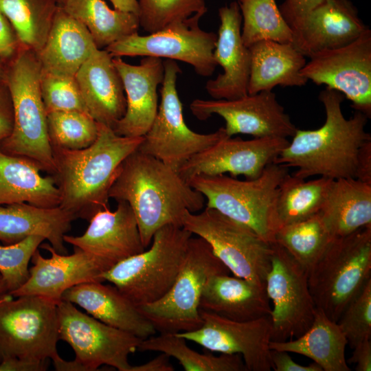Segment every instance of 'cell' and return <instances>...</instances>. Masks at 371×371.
Listing matches in <instances>:
<instances>
[{"mask_svg": "<svg viewBox=\"0 0 371 371\" xmlns=\"http://www.w3.org/2000/svg\"><path fill=\"white\" fill-rule=\"evenodd\" d=\"M348 341L337 322L317 308L309 328L295 339L271 341L269 349L304 355L323 371L351 370L346 358Z\"/></svg>", "mask_w": 371, "mask_h": 371, "instance_id": "cell-32", "label": "cell"}, {"mask_svg": "<svg viewBox=\"0 0 371 371\" xmlns=\"http://www.w3.org/2000/svg\"><path fill=\"white\" fill-rule=\"evenodd\" d=\"M49 359L12 357L0 362V371H45Z\"/></svg>", "mask_w": 371, "mask_h": 371, "instance_id": "cell-48", "label": "cell"}, {"mask_svg": "<svg viewBox=\"0 0 371 371\" xmlns=\"http://www.w3.org/2000/svg\"><path fill=\"white\" fill-rule=\"evenodd\" d=\"M47 124L51 146L69 150L91 146L99 129V123L89 113L78 111L48 113Z\"/></svg>", "mask_w": 371, "mask_h": 371, "instance_id": "cell-39", "label": "cell"}, {"mask_svg": "<svg viewBox=\"0 0 371 371\" xmlns=\"http://www.w3.org/2000/svg\"><path fill=\"white\" fill-rule=\"evenodd\" d=\"M271 268L265 290L272 301L271 341L297 337L313 324L317 307L311 293L307 272L280 245L271 243Z\"/></svg>", "mask_w": 371, "mask_h": 371, "instance_id": "cell-13", "label": "cell"}, {"mask_svg": "<svg viewBox=\"0 0 371 371\" xmlns=\"http://www.w3.org/2000/svg\"><path fill=\"white\" fill-rule=\"evenodd\" d=\"M192 236L183 227L165 225L155 233L148 249L116 263L102 278L137 306L155 302L172 285Z\"/></svg>", "mask_w": 371, "mask_h": 371, "instance_id": "cell-7", "label": "cell"}, {"mask_svg": "<svg viewBox=\"0 0 371 371\" xmlns=\"http://www.w3.org/2000/svg\"><path fill=\"white\" fill-rule=\"evenodd\" d=\"M56 308L58 339L71 347L74 360L85 371L102 365L132 371L128 358L137 350L141 339L81 312L71 302L60 300Z\"/></svg>", "mask_w": 371, "mask_h": 371, "instance_id": "cell-12", "label": "cell"}, {"mask_svg": "<svg viewBox=\"0 0 371 371\" xmlns=\"http://www.w3.org/2000/svg\"><path fill=\"white\" fill-rule=\"evenodd\" d=\"M241 17V37L249 47L262 41L293 45V32L276 0H236Z\"/></svg>", "mask_w": 371, "mask_h": 371, "instance_id": "cell-38", "label": "cell"}, {"mask_svg": "<svg viewBox=\"0 0 371 371\" xmlns=\"http://www.w3.org/2000/svg\"><path fill=\"white\" fill-rule=\"evenodd\" d=\"M164 67L157 113L137 150L178 170L192 157L228 137L224 127L201 134L187 126L177 89L181 69L170 59L164 60Z\"/></svg>", "mask_w": 371, "mask_h": 371, "instance_id": "cell-11", "label": "cell"}, {"mask_svg": "<svg viewBox=\"0 0 371 371\" xmlns=\"http://www.w3.org/2000/svg\"><path fill=\"white\" fill-rule=\"evenodd\" d=\"M139 26L148 34L207 12L205 0H137Z\"/></svg>", "mask_w": 371, "mask_h": 371, "instance_id": "cell-40", "label": "cell"}, {"mask_svg": "<svg viewBox=\"0 0 371 371\" xmlns=\"http://www.w3.org/2000/svg\"><path fill=\"white\" fill-rule=\"evenodd\" d=\"M177 333H159L142 339L137 350L155 351L175 358L186 371H247L238 354L200 353L191 349Z\"/></svg>", "mask_w": 371, "mask_h": 371, "instance_id": "cell-36", "label": "cell"}, {"mask_svg": "<svg viewBox=\"0 0 371 371\" xmlns=\"http://www.w3.org/2000/svg\"><path fill=\"white\" fill-rule=\"evenodd\" d=\"M56 1L58 3V5L61 7L64 5V3L66 1V0H56Z\"/></svg>", "mask_w": 371, "mask_h": 371, "instance_id": "cell-55", "label": "cell"}, {"mask_svg": "<svg viewBox=\"0 0 371 371\" xmlns=\"http://www.w3.org/2000/svg\"><path fill=\"white\" fill-rule=\"evenodd\" d=\"M301 73L317 85L336 90L351 102L356 111L371 117V30L337 48L311 56Z\"/></svg>", "mask_w": 371, "mask_h": 371, "instance_id": "cell-14", "label": "cell"}, {"mask_svg": "<svg viewBox=\"0 0 371 371\" xmlns=\"http://www.w3.org/2000/svg\"><path fill=\"white\" fill-rule=\"evenodd\" d=\"M200 18L179 23L146 35L138 32L124 37L104 49L113 57L151 56L179 60L192 66L203 77L213 74L217 34L202 30Z\"/></svg>", "mask_w": 371, "mask_h": 371, "instance_id": "cell-15", "label": "cell"}, {"mask_svg": "<svg viewBox=\"0 0 371 371\" xmlns=\"http://www.w3.org/2000/svg\"><path fill=\"white\" fill-rule=\"evenodd\" d=\"M109 195L129 204L145 248L161 227H182L185 213L202 210L205 199L177 170L137 148L122 161Z\"/></svg>", "mask_w": 371, "mask_h": 371, "instance_id": "cell-1", "label": "cell"}, {"mask_svg": "<svg viewBox=\"0 0 371 371\" xmlns=\"http://www.w3.org/2000/svg\"><path fill=\"white\" fill-rule=\"evenodd\" d=\"M143 137L119 135L99 124L98 134L89 147L69 150L52 146L55 171L52 175L59 190V207L74 218L89 221L109 207V190L126 157Z\"/></svg>", "mask_w": 371, "mask_h": 371, "instance_id": "cell-3", "label": "cell"}, {"mask_svg": "<svg viewBox=\"0 0 371 371\" xmlns=\"http://www.w3.org/2000/svg\"><path fill=\"white\" fill-rule=\"evenodd\" d=\"M248 94L272 91L277 87H302L308 80L301 73L305 56L293 44L262 41L249 47Z\"/></svg>", "mask_w": 371, "mask_h": 371, "instance_id": "cell-29", "label": "cell"}, {"mask_svg": "<svg viewBox=\"0 0 371 371\" xmlns=\"http://www.w3.org/2000/svg\"><path fill=\"white\" fill-rule=\"evenodd\" d=\"M39 247L51 256L43 257L37 249L33 254L30 276L26 282L10 294L13 297L37 295L58 303L63 293L76 285L90 282H104L103 273L112 267L102 260L74 247L70 255L58 253L49 243Z\"/></svg>", "mask_w": 371, "mask_h": 371, "instance_id": "cell-19", "label": "cell"}, {"mask_svg": "<svg viewBox=\"0 0 371 371\" xmlns=\"http://www.w3.org/2000/svg\"><path fill=\"white\" fill-rule=\"evenodd\" d=\"M334 238L318 213L280 227L275 243L282 246L308 273Z\"/></svg>", "mask_w": 371, "mask_h": 371, "instance_id": "cell-37", "label": "cell"}, {"mask_svg": "<svg viewBox=\"0 0 371 371\" xmlns=\"http://www.w3.org/2000/svg\"><path fill=\"white\" fill-rule=\"evenodd\" d=\"M74 217L61 207H40L27 203L0 205V241L11 245L38 235L58 252L66 254L64 236Z\"/></svg>", "mask_w": 371, "mask_h": 371, "instance_id": "cell-27", "label": "cell"}, {"mask_svg": "<svg viewBox=\"0 0 371 371\" xmlns=\"http://www.w3.org/2000/svg\"><path fill=\"white\" fill-rule=\"evenodd\" d=\"M220 25L214 58L223 73L205 84L215 100H234L248 94L251 54L241 37L242 17L236 1L218 9Z\"/></svg>", "mask_w": 371, "mask_h": 371, "instance_id": "cell-21", "label": "cell"}, {"mask_svg": "<svg viewBox=\"0 0 371 371\" xmlns=\"http://www.w3.org/2000/svg\"><path fill=\"white\" fill-rule=\"evenodd\" d=\"M6 65L0 58V81H5Z\"/></svg>", "mask_w": 371, "mask_h": 371, "instance_id": "cell-54", "label": "cell"}, {"mask_svg": "<svg viewBox=\"0 0 371 371\" xmlns=\"http://www.w3.org/2000/svg\"><path fill=\"white\" fill-rule=\"evenodd\" d=\"M229 273L212 247L192 236L181 267L170 289L160 299L137 306L159 333H179L202 324L199 303L203 286L213 275Z\"/></svg>", "mask_w": 371, "mask_h": 371, "instance_id": "cell-8", "label": "cell"}, {"mask_svg": "<svg viewBox=\"0 0 371 371\" xmlns=\"http://www.w3.org/2000/svg\"><path fill=\"white\" fill-rule=\"evenodd\" d=\"M368 27L350 0H324L306 16L293 45L309 57L352 42Z\"/></svg>", "mask_w": 371, "mask_h": 371, "instance_id": "cell-24", "label": "cell"}, {"mask_svg": "<svg viewBox=\"0 0 371 371\" xmlns=\"http://www.w3.org/2000/svg\"><path fill=\"white\" fill-rule=\"evenodd\" d=\"M355 179L371 184V140L366 142L359 151Z\"/></svg>", "mask_w": 371, "mask_h": 371, "instance_id": "cell-50", "label": "cell"}, {"mask_svg": "<svg viewBox=\"0 0 371 371\" xmlns=\"http://www.w3.org/2000/svg\"><path fill=\"white\" fill-rule=\"evenodd\" d=\"M203 322L196 330L177 333L212 352L238 354L247 371H270L269 316L249 321H235L200 310Z\"/></svg>", "mask_w": 371, "mask_h": 371, "instance_id": "cell-17", "label": "cell"}, {"mask_svg": "<svg viewBox=\"0 0 371 371\" xmlns=\"http://www.w3.org/2000/svg\"><path fill=\"white\" fill-rule=\"evenodd\" d=\"M199 309L235 321H249L269 316L271 307L265 287L223 273L207 280Z\"/></svg>", "mask_w": 371, "mask_h": 371, "instance_id": "cell-26", "label": "cell"}, {"mask_svg": "<svg viewBox=\"0 0 371 371\" xmlns=\"http://www.w3.org/2000/svg\"><path fill=\"white\" fill-rule=\"evenodd\" d=\"M193 115L205 120L212 115L225 122L226 135L247 134L254 137H293L297 128L272 91L247 94L234 100L195 99L190 104Z\"/></svg>", "mask_w": 371, "mask_h": 371, "instance_id": "cell-16", "label": "cell"}, {"mask_svg": "<svg viewBox=\"0 0 371 371\" xmlns=\"http://www.w3.org/2000/svg\"><path fill=\"white\" fill-rule=\"evenodd\" d=\"M182 227L207 242L235 276L265 287L271 268V243L247 226L207 207L199 213L187 211Z\"/></svg>", "mask_w": 371, "mask_h": 371, "instance_id": "cell-9", "label": "cell"}, {"mask_svg": "<svg viewBox=\"0 0 371 371\" xmlns=\"http://www.w3.org/2000/svg\"><path fill=\"white\" fill-rule=\"evenodd\" d=\"M96 49L87 29L58 6L46 41L36 54L42 70L75 76Z\"/></svg>", "mask_w": 371, "mask_h": 371, "instance_id": "cell-28", "label": "cell"}, {"mask_svg": "<svg viewBox=\"0 0 371 371\" xmlns=\"http://www.w3.org/2000/svg\"><path fill=\"white\" fill-rule=\"evenodd\" d=\"M371 278V226L335 238L308 273L317 308L337 322Z\"/></svg>", "mask_w": 371, "mask_h": 371, "instance_id": "cell-6", "label": "cell"}, {"mask_svg": "<svg viewBox=\"0 0 371 371\" xmlns=\"http://www.w3.org/2000/svg\"><path fill=\"white\" fill-rule=\"evenodd\" d=\"M62 7L87 29L98 49L138 32V15L112 9L104 0H66Z\"/></svg>", "mask_w": 371, "mask_h": 371, "instance_id": "cell-33", "label": "cell"}, {"mask_svg": "<svg viewBox=\"0 0 371 371\" xmlns=\"http://www.w3.org/2000/svg\"><path fill=\"white\" fill-rule=\"evenodd\" d=\"M269 355L272 368L275 371H323L320 366L315 362L308 366L296 363L286 351L270 350Z\"/></svg>", "mask_w": 371, "mask_h": 371, "instance_id": "cell-47", "label": "cell"}, {"mask_svg": "<svg viewBox=\"0 0 371 371\" xmlns=\"http://www.w3.org/2000/svg\"><path fill=\"white\" fill-rule=\"evenodd\" d=\"M333 180L320 177L305 181L288 173L280 182L276 196V210L280 227L318 214Z\"/></svg>", "mask_w": 371, "mask_h": 371, "instance_id": "cell-34", "label": "cell"}, {"mask_svg": "<svg viewBox=\"0 0 371 371\" xmlns=\"http://www.w3.org/2000/svg\"><path fill=\"white\" fill-rule=\"evenodd\" d=\"M58 6L56 0H0V10L20 44L36 53L46 41Z\"/></svg>", "mask_w": 371, "mask_h": 371, "instance_id": "cell-35", "label": "cell"}, {"mask_svg": "<svg viewBox=\"0 0 371 371\" xmlns=\"http://www.w3.org/2000/svg\"><path fill=\"white\" fill-rule=\"evenodd\" d=\"M89 222L83 234H65V243L92 254L111 267L145 250L135 216L128 203L118 201L114 211L106 207L94 214Z\"/></svg>", "mask_w": 371, "mask_h": 371, "instance_id": "cell-20", "label": "cell"}, {"mask_svg": "<svg viewBox=\"0 0 371 371\" xmlns=\"http://www.w3.org/2000/svg\"><path fill=\"white\" fill-rule=\"evenodd\" d=\"M348 344L353 348L371 338V278L348 303L337 322Z\"/></svg>", "mask_w": 371, "mask_h": 371, "instance_id": "cell-43", "label": "cell"}, {"mask_svg": "<svg viewBox=\"0 0 371 371\" xmlns=\"http://www.w3.org/2000/svg\"><path fill=\"white\" fill-rule=\"evenodd\" d=\"M10 294L6 284L3 279L2 276L0 275V298L4 297L5 295Z\"/></svg>", "mask_w": 371, "mask_h": 371, "instance_id": "cell-53", "label": "cell"}, {"mask_svg": "<svg viewBox=\"0 0 371 371\" xmlns=\"http://www.w3.org/2000/svg\"><path fill=\"white\" fill-rule=\"evenodd\" d=\"M62 300L76 304L99 321L141 339L157 333L137 305L113 284H103L102 282L82 283L66 290Z\"/></svg>", "mask_w": 371, "mask_h": 371, "instance_id": "cell-25", "label": "cell"}, {"mask_svg": "<svg viewBox=\"0 0 371 371\" xmlns=\"http://www.w3.org/2000/svg\"><path fill=\"white\" fill-rule=\"evenodd\" d=\"M169 357L164 353L160 354L150 361L138 366H133L132 371H174Z\"/></svg>", "mask_w": 371, "mask_h": 371, "instance_id": "cell-51", "label": "cell"}, {"mask_svg": "<svg viewBox=\"0 0 371 371\" xmlns=\"http://www.w3.org/2000/svg\"><path fill=\"white\" fill-rule=\"evenodd\" d=\"M355 365L357 371L371 370V341L366 339L353 348V352L348 361Z\"/></svg>", "mask_w": 371, "mask_h": 371, "instance_id": "cell-49", "label": "cell"}, {"mask_svg": "<svg viewBox=\"0 0 371 371\" xmlns=\"http://www.w3.org/2000/svg\"><path fill=\"white\" fill-rule=\"evenodd\" d=\"M323 1L285 0L280 5L279 9L293 32L294 42L300 32L306 16Z\"/></svg>", "mask_w": 371, "mask_h": 371, "instance_id": "cell-44", "label": "cell"}, {"mask_svg": "<svg viewBox=\"0 0 371 371\" xmlns=\"http://www.w3.org/2000/svg\"><path fill=\"white\" fill-rule=\"evenodd\" d=\"M41 171L32 161L7 154L0 148V205L27 203L45 208L58 207L60 197L55 181Z\"/></svg>", "mask_w": 371, "mask_h": 371, "instance_id": "cell-30", "label": "cell"}, {"mask_svg": "<svg viewBox=\"0 0 371 371\" xmlns=\"http://www.w3.org/2000/svg\"><path fill=\"white\" fill-rule=\"evenodd\" d=\"M113 61L121 78L126 100L125 113L113 130L124 137H143L157 113V89L164 78V60L145 56L136 65L126 63L121 57H113Z\"/></svg>", "mask_w": 371, "mask_h": 371, "instance_id": "cell-22", "label": "cell"}, {"mask_svg": "<svg viewBox=\"0 0 371 371\" xmlns=\"http://www.w3.org/2000/svg\"><path fill=\"white\" fill-rule=\"evenodd\" d=\"M57 303L37 295L0 298V362L17 357L60 361Z\"/></svg>", "mask_w": 371, "mask_h": 371, "instance_id": "cell-10", "label": "cell"}, {"mask_svg": "<svg viewBox=\"0 0 371 371\" xmlns=\"http://www.w3.org/2000/svg\"><path fill=\"white\" fill-rule=\"evenodd\" d=\"M113 8L122 11L132 12L137 15L139 14V5L137 0H109Z\"/></svg>", "mask_w": 371, "mask_h": 371, "instance_id": "cell-52", "label": "cell"}, {"mask_svg": "<svg viewBox=\"0 0 371 371\" xmlns=\"http://www.w3.org/2000/svg\"><path fill=\"white\" fill-rule=\"evenodd\" d=\"M14 126V109L5 81H0V142L8 137Z\"/></svg>", "mask_w": 371, "mask_h": 371, "instance_id": "cell-46", "label": "cell"}, {"mask_svg": "<svg viewBox=\"0 0 371 371\" xmlns=\"http://www.w3.org/2000/svg\"><path fill=\"white\" fill-rule=\"evenodd\" d=\"M288 168L273 163L254 179L197 175L188 183L206 199L207 207L247 226L265 241L273 243L280 228L276 210L278 188L289 173Z\"/></svg>", "mask_w": 371, "mask_h": 371, "instance_id": "cell-5", "label": "cell"}, {"mask_svg": "<svg viewBox=\"0 0 371 371\" xmlns=\"http://www.w3.org/2000/svg\"><path fill=\"white\" fill-rule=\"evenodd\" d=\"M289 143L287 138L278 137H254L249 140L225 137L192 157L177 171L187 182L197 175L225 173L254 179L262 175L267 166L274 163Z\"/></svg>", "mask_w": 371, "mask_h": 371, "instance_id": "cell-18", "label": "cell"}, {"mask_svg": "<svg viewBox=\"0 0 371 371\" xmlns=\"http://www.w3.org/2000/svg\"><path fill=\"white\" fill-rule=\"evenodd\" d=\"M45 240L32 235L11 245H0V275L9 293L23 286L30 276L29 263L34 251Z\"/></svg>", "mask_w": 371, "mask_h": 371, "instance_id": "cell-42", "label": "cell"}, {"mask_svg": "<svg viewBox=\"0 0 371 371\" xmlns=\"http://www.w3.org/2000/svg\"><path fill=\"white\" fill-rule=\"evenodd\" d=\"M344 98L340 92L325 87L319 94L326 113L324 124L314 130L297 128L274 163L297 168L293 175L305 179L315 175L355 178L359 151L371 140L366 131L369 118L355 111L346 119L341 109Z\"/></svg>", "mask_w": 371, "mask_h": 371, "instance_id": "cell-2", "label": "cell"}, {"mask_svg": "<svg viewBox=\"0 0 371 371\" xmlns=\"http://www.w3.org/2000/svg\"><path fill=\"white\" fill-rule=\"evenodd\" d=\"M319 214L335 238L371 226V184L355 178L333 179Z\"/></svg>", "mask_w": 371, "mask_h": 371, "instance_id": "cell-31", "label": "cell"}, {"mask_svg": "<svg viewBox=\"0 0 371 371\" xmlns=\"http://www.w3.org/2000/svg\"><path fill=\"white\" fill-rule=\"evenodd\" d=\"M21 46L12 26L0 10V58L6 65L16 56Z\"/></svg>", "mask_w": 371, "mask_h": 371, "instance_id": "cell-45", "label": "cell"}, {"mask_svg": "<svg viewBox=\"0 0 371 371\" xmlns=\"http://www.w3.org/2000/svg\"><path fill=\"white\" fill-rule=\"evenodd\" d=\"M40 89L47 114L66 111L89 113L75 76L49 72L41 69Z\"/></svg>", "mask_w": 371, "mask_h": 371, "instance_id": "cell-41", "label": "cell"}, {"mask_svg": "<svg viewBox=\"0 0 371 371\" xmlns=\"http://www.w3.org/2000/svg\"><path fill=\"white\" fill-rule=\"evenodd\" d=\"M41 73L36 53L22 45L6 64L5 82L13 104L14 126L10 135L0 142V148L7 154L32 161L41 171L52 175L55 164L40 89Z\"/></svg>", "mask_w": 371, "mask_h": 371, "instance_id": "cell-4", "label": "cell"}, {"mask_svg": "<svg viewBox=\"0 0 371 371\" xmlns=\"http://www.w3.org/2000/svg\"><path fill=\"white\" fill-rule=\"evenodd\" d=\"M89 115L99 124L113 128L124 116L126 100L113 56L96 49L75 75Z\"/></svg>", "mask_w": 371, "mask_h": 371, "instance_id": "cell-23", "label": "cell"}]
</instances>
